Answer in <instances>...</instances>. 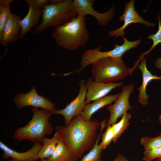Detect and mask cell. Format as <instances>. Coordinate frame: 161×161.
Returning <instances> with one entry per match:
<instances>
[{"mask_svg":"<svg viewBox=\"0 0 161 161\" xmlns=\"http://www.w3.org/2000/svg\"><path fill=\"white\" fill-rule=\"evenodd\" d=\"M143 154V160L152 161L155 159L161 157V147L144 152Z\"/></svg>","mask_w":161,"mask_h":161,"instance_id":"cell-26","label":"cell"},{"mask_svg":"<svg viewBox=\"0 0 161 161\" xmlns=\"http://www.w3.org/2000/svg\"><path fill=\"white\" fill-rule=\"evenodd\" d=\"M47 161H75L70 151L65 144L59 140L56 149Z\"/></svg>","mask_w":161,"mask_h":161,"instance_id":"cell-19","label":"cell"},{"mask_svg":"<svg viewBox=\"0 0 161 161\" xmlns=\"http://www.w3.org/2000/svg\"><path fill=\"white\" fill-rule=\"evenodd\" d=\"M131 117L130 113L126 112L122 117L120 121L117 123L112 125L114 134V138L113 141L116 142L123 133L127 128L129 125V120Z\"/></svg>","mask_w":161,"mask_h":161,"instance_id":"cell-21","label":"cell"},{"mask_svg":"<svg viewBox=\"0 0 161 161\" xmlns=\"http://www.w3.org/2000/svg\"><path fill=\"white\" fill-rule=\"evenodd\" d=\"M20 16L12 13L0 30V43L4 47L19 39L21 30Z\"/></svg>","mask_w":161,"mask_h":161,"instance_id":"cell-13","label":"cell"},{"mask_svg":"<svg viewBox=\"0 0 161 161\" xmlns=\"http://www.w3.org/2000/svg\"><path fill=\"white\" fill-rule=\"evenodd\" d=\"M140 61L131 68L127 67L121 58L107 57L99 59L92 64L91 73L93 80L103 83L115 82L131 75Z\"/></svg>","mask_w":161,"mask_h":161,"instance_id":"cell-4","label":"cell"},{"mask_svg":"<svg viewBox=\"0 0 161 161\" xmlns=\"http://www.w3.org/2000/svg\"><path fill=\"white\" fill-rule=\"evenodd\" d=\"M157 161H161V157L156 159Z\"/></svg>","mask_w":161,"mask_h":161,"instance_id":"cell-32","label":"cell"},{"mask_svg":"<svg viewBox=\"0 0 161 161\" xmlns=\"http://www.w3.org/2000/svg\"><path fill=\"white\" fill-rule=\"evenodd\" d=\"M89 36L86 18L80 16L55 28L52 34L58 46L70 51L75 50L85 45Z\"/></svg>","mask_w":161,"mask_h":161,"instance_id":"cell-2","label":"cell"},{"mask_svg":"<svg viewBox=\"0 0 161 161\" xmlns=\"http://www.w3.org/2000/svg\"><path fill=\"white\" fill-rule=\"evenodd\" d=\"M157 19L158 22V30L155 33L148 35L147 38V39L152 40V45L148 51L145 52L140 56L142 57H144L145 55L150 52L157 45L161 43V20L159 13L157 15Z\"/></svg>","mask_w":161,"mask_h":161,"instance_id":"cell-24","label":"cell"},{"mask_svg":"<svg viewBox=\"0 0 161 161\" xmlns=\"http://www.w3.org/2000/svg\"><path fill=\"white\" fill-rule=\"evenodd\" d=\"M59 140L58 135L56 132L51 138L45 137L38 152L39 159H44L49 158L54 152Z\"/></svg>","mask_w":161,"mask_h":161,"instance_id":"cell-18","label":"cell"},{"mask_svg":"<svg viewBox=\"0 0 161 161\" xmlns=\"http://www.w3.org/2000/svg\"><path fill=\"white\" fill-rule=\"evenodd\" d=\"M134 89L135 86L132 83L124 86L115 103L106 107V109L110 113L109 118L106 122V126L115 123L119 118L132 109L129 100L130 95Z\"/></svg>","mask_w":161,"mask_h":161,"instance_id":"cell-7","label":"cell"},{"mask_svg":"<svg viewBox=\"0 0 161 161\" xmlns=\"http://www.w3.org/2000/svg\"><path fill=\"white\" fill-rule=\"evenodd\" d=\"M6 161H39L37 160H25V161H19V160H15L14 159H9L7 160Z\"/></svg>","mask_w":161,"mask_h":161,"instance_id":"cell-30","label":"cell"},{"mask_svg":"<svg viewBox=\"0 0 161 161\" xmlns=\"http://www.w3.org/2000/svg\"><path fill=\"white\" fill-rule=\"evenodd\" d=\"M14 100L16 105L19 109L31 106L47 111L52 114L56 110L55 104L49 99L39 95L35 86L32 87L31 90L26 93H19L16 96Z\"/></svg>","mask_w":161,"mask_h":161,"instance_id":"cell-8","label":"cell"},{"mask_svg":"<svg viewBox=\"0 0 161 161\" xmlns=\"http://www.w3.org/2000/svg\"><path fill=\"white\" fill-rule=\"evenodd\" d=\"M13 0H0V30L12 13L10 5Z\"/></svg>","mask_w":161,"mask_h":161,"instance_id":"cell-23","label":"cell"},{"mask_svg":"<svg viewBox=\"0 0 161 161\" xmlns=\"http://www.w3.org/2000/svg\"><path fill=\"white\" fill-rule=\"evenodd\" d=\"M42 145L41 143L36 142L32 148L26 151L19 152L10 148L4 143L0 141V148L3 152V158L7 159L8 158L19 161L30 160H38V152Z\"/></svg>","mask_w":161,"mask_h":161,"instance_id":"cell-14","label":"cell"},{"mask_svg":"<svg viewBox=\"0 0 161 161\" xmlns=\"http://www.w3.org/2000/svg\"><path fill=\"white\" fill-rule=\"evenodd\" d=\"M39 161H47L46 159L40 160Z\"/></svg>","mask_w":161,"mask_h":161,"instance_id":"cell-33","label":"cell"},{"mask_svg":"<svg viewBox=\"0 0 161 161\" xmlns=\"http://www.w3.org/2000/svg\"><path fill=\"white\" fill-rule=\"evenodd\" d=\"M120 93L114 95H110L97 100L92 103L86 105L80 114L81 118L85 121L91 120L92 115L96 112L103 107L110 105L115 101Z\"/></svg>","mask_w":161,"mask_h":161,"instance_id":"cell-16","label":"cell"},{"mask_svg":"<svg viewBox=\"0 0 161 161\" xmlns=\"http://www.w3.org/2000/svg\"><path fill=\"white\" fill-rule=\"evenodd\" d=\"M31 111L33 114L32 119L25 126L17 127L12 137L14 140H27L34 143H42L46 136L52 134L53 128L49 121L52 113L35 108Z\"/></svg>","mask_w":161,"mask_h":161,"instance_id":"cell-3","label":"cell"},{"mask_svg":"<svg viewBox=\"0 0 161 161\" xmlns=\"http://www.w3.org/2000/svg\"><path fill=\"white\" fill-rule=\"evenodd\" d=\"M123 44L121 45L116 44L114 48L109 51H101V46L93 49H89L84 51L82 54L80 60V67L77 70L67 73L66 75L71 74L75 72H79L89 65L92 64L98 60L107 57L121 58L123 55L128 50L135 48L139 45L141 39L134 41H130L125 37H123Z\"/></svg>","mask_w":161,"mask_h":161,"instance_id":"cell-6","label":"cell"},{"mask_svg":"<svg viewBox=\"0 0 161 161\" xmlns=\"http://www.w3.org/2000/svg\"><path fill=\"white\" fill-rule=\"evenodd\" d=\"M141 144L144 148V152L147 151L152 149L161 147V133L154 137L144 136L140 140Z\"/></svg>","mask_w":161,"mask_h":161,"instance_id":"cell-22","label":"cell"},{"mask_svg":"<svg viewBox=\"0 0 161 161\" xmlns=\"http://www.w3.org/2000/svg\"><path fill=\"white\" fill-rule=\"evenodd\" d=\"M78 16L73 0H62L57 4H49L43 9L42 21L34 29V34L39 33L49 27L61 26Z\"/></svg>","mask_w":161,"mask_h":161,"instance_id":"cell-5","label":"cell"},{"mask_svg":"<svg viewBox=\"0 0 161 161\" xmlns=\"http://www.w3.org/2000/svg\"><path fill=\"white\" fill-rule=\"evenodd\" d=\"M123 83V81L106 83L96 82L92 78H88L86 83V104L107 96L113 89L121 86Z\"/></svg>","mask_w":161,"mask_h":161,"instance_id":"cell-12","label":"cell"},{"mask_svg":"<svg viewBox=\"0 0 161 161\" xmlns=\"http://www.w3.org/2000/svg\"><path fill=\"white\" fill-rule=\"evenodd\" d=\"M134 0H131L125 4L123 13L119 17L120 21L123 22V24L119 28L109 32L108 35L115 38L121 36L123 37L125 34L124 30L131 23H140L147 26L154 27L156 24L149 22L144 19L135 10L134 7Z\"/></svg>","mask_w":161,"mask_h":161,"instance_id":"cell-10","label":"cell"},{"mask_svg":"<svg viewBox=\"0 0 161 161\" xmlns=\"http://www.w3.org/2000/svg\"><path fill=\"white\" fill-rule=\"evenodd\" d=\"M80 89L76 97L62 109L55 110L53 114H61L64 117L65 126L67 125L75 117L80 115L86 105L85 103L86 89V83L84 79H81L79 83Z\"/></svg>","mask_w":161,"mask_h":161,"instance_id":"cell-9","label":"cell"},{"mask_svg":"<svg viewBox=\"0 0 161 161\" xmlns=\"http://www.w3.org/2000/svg\"><path fill=\"white\" fill-rule=\"evenodd\" d=\"M154 64L157 68L161 70V58L157 59L155 61Z\"/></svg>","mask_w":161,"mask_h":161,"instance_id":"cell-29","label":"cell"},{"mask_svg":"<svg viewBox=\"0 0 161 161\" xmlns=\"http://www.w3.org/2000/svg\"><path fill=\"white\" fill-rule=\"evenodd\" d=\"M94 2L95 1L93 0H73V3L78 16L85 17L87 15H90L95 18L99 25H107L114 15V8L112 7L106 12L100 13L92 7Z\"/></svg>","mask_w":161,"mask_h":161,"instance_id":"cell-11","label":"cell"},{"mask_svg":"<svg viewBox=\"0 0 161 161\" xmlns=\"http://www.w3.org/2000/svg\"><path fill=\"white\" fill-rule=\"evenodd\" d=\"M138 68L142 72V82L137 89L139 92L138 103L145 106L148 103L149 96L146 93V89L148 83L153 80H161V76L154 75L148 70L146 66V59L144 57L141 60Z\"/></svg>","mask_w":161,"mask_h":161,"instance_id":"cell-15","label":"cell"},{"mask_svg":"<svg viewBox=\"0 0 161 161\" xmlns=\"http://www.w3.org/2000/svg\"><path fill=\"white\" fill-rule=\"evenodd\" d=\"M28 7L27 14L20 21L21 30L19 39H24L32 28H35L38 26L39 19L42 14L43 9L38 10L31 7Z\"/></svg>","mask_w":161,"mask_h":161,"instance_id":"cell-17","label":"cell"},{"mask_svg":"<svg viewBox=\"0 0 161 161\" xmlns=\"http://www.w3.org/2000/svg\"><path fill=\"white\" fill-rule=\"evenodd\" d=\"M105 132L102 135V141L99 144L100 148L102 150L105 149L113 141L114 138V134L111 125L106 126Z\"/></svg>","mask_w":161,"mask_h":161,"instance_id":"cell-25","label":"cell"},{"mask_svg":"<svg viewBox=\"0 0 161 161\" xmlns=\"http://www.w3.org/2000/svg\"><path fill=\"white\" fill-rule=\"evenodd\" d=\"M100 126V122L97 119L86 121L79 115L66 126H56L55 130L59 140L65 144L75 161L92 148L98 137L97 130Z\"/></svg>","mask_w":161,"mask_h":161,"instance_id":"cell-1","label":"cell"},{"mask_svg":"<svg viewBox=\"0 0 161 161\" xmlns=\"http://www.w3.org/2000/svg\"><path fill=\"white\" fill-rule=\"evenodd\" d=\"M28 7H31L36 10H42L49 4V0H25Z\"/></svg>","mask_w":161,"mask_h":161,"instance_id":"cell-27","label":"cell"},{"mask_svg":"<svg viewBox=\"0 0 161 161\" xmlns=\"http://www.w3.org/2000/svg\"><path fill=\"white\" fill-rule=\"evenodd\" d=\"M105 126V122L101 123L100 132L94 145L89 152L82 157L80 161H102L101 153L102 150L100 147L99 141L102 132Z\"/></svg>","mask_w":161,"mask_h":161,"instance_id":"cell-20","label":"cell"},{"mask_svg":"<svg viewBox=\"0 0 161 161\" xmlns=\"http://www.w3.org/2000/svg\"><path fill=\"white\" fill-rule=\"evenodd\" d=\"M113 161H133L127 159L124 156L121 154H118Z\"/></svg>","mask_w":161,"mask_h":161,"instance_id":"cell-28","label":"cell"},{"mask_svg":"<svg viewBox=\"0 0 161 161\" xmlns=\"http://www.w3.org/2000/svg\"><path fill=\"white\" fill-rule=\"evenodd\" d=\"M159 120L160 123H161V115L159 117Z\"/></svg>","mask_w":161,"mask_h":161,"instance_id":"cell-31","label":"cell"}]
</instances>
